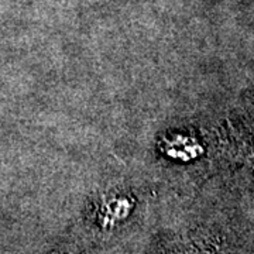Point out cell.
<instances>
[{
  "label": "cell",
  "mask_w": 254,
  "mask_h": 254,
  "mask_svg": "<svg viewBox=\"0 0 254 254\" xmlns=\"http://www.w3.org/2000/svg\"><path fill=\"white\" fill-rule=\"evenodd\" d=\"M134 202L126 193L112 192L102 196L98 209V222L102 227H115L119 222H123L133 210Z\"/></svg>",
  "instance_id": "obj_1"
},
{
  "label": "cell",
  "mask_w": 254,
  "mask_h": 254,
  "mask_svg": "<svg viewBox=\"0 0 254 254\" xmlns=\"http://www.w3.org/2000/svg\"><path fill=\"white\" fill-rule=\"evenodd\" d=\"M163 254H210L208 250H203L195 245H184V246H175L168 250L163 252Z\"/></svg>",
  "instance_id": "obj_2"
}]
</instances>
